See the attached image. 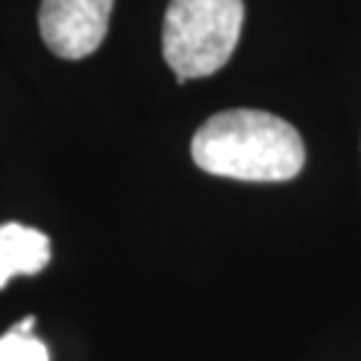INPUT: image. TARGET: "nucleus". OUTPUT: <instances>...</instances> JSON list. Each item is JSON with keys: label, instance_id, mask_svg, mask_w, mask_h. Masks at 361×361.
Returning <instances> with one entry per match:
<instances>
[{"label": "nucleus", "instance_id": "nucleus-1", "mask_svg": "<svg viewBox=\"0 0 361 361\" xmlns=\"http://www.w3.org/2000/svg\"><path fill=\"white\" fill-rule=\"evenodd\" d=\"M198 169L244 182H286L305 166V145L284 118L265 110H225L195 131Z\"/></svg>", "mask_w": 361, "mask_h": 361}, {"label": "nucleus", "instance_id": "nucleus-2", "mask_svg": "<svg viewBox=\"0 0 361 361\" xmlns=\"http://www.w3.org/2000/svg\"><path fill=\"white\" fill-rule=\"evenodd\" d=\"M244 0H171L164 16V59L177 83L214 75L233 56Z\"/></svg>", "mask_w": 361, "mask_h": 361}, {"label": "nucleus", "instance_id": "nucleus-3", "mask_svg": "<svg viewBox=\"0 0 361 361\" xmlns=\"http://www.w3.org/2000/svg\"><path fill=\"white\" fill-rule=\"evenodd\" d=\"M116 0H43L38 13L40 38L62 59H83L107 35Z\"/></svg>", "mask_w": 361, "mask_h": 361}, {"label": "nucleus", "instance_id": "nucleus-4", "mask_svg": "<svg viewBox=\"0 0 361 361\" xmlns=\"http://www.w3.org/2000/svg\"><path fill=\"white\" fill-rule=\"evenodd\" d=\"M51 259V241L38 228L19 222L0 225V289L13 276H35Z\"/></svg>", "mask_w": 361, "mask_h": 361}, {"label": "nucleus", "instance_id": "nucleus-5", "mask_svg": "<svg viewBox=\"0 0 361 361\" xmlns=\"http://www.w3.org/2000/svg\"><path fill=\"white\" fill-rule=\"evenodd\" d=\"M0 361H49V350L38 337L11 326L0 337Z\"/></svg>", "mask_w": 361, "mask_h": 361}]
</instances>
